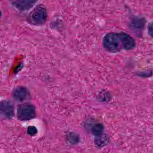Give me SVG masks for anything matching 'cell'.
<instances>
[{
	"label": "cell",
	"mask_w": 153,
	"mask_h": 153,
	"mask_svg": "<svg viewBox=\"0 0 153 153\" xmlns=\"http://www.w3.org/2000/svg\"><path fill=\"white\" fill-rule=\"evenodd\" d=\"M102 44L105 49L112 53H116L123 49L120 33L107 34L104 37Z\"/></svg>",
	"instance_id": "1"
},
{
	"label": "cell",
	"mask_w": 153,
	"mask_h": 153,
	"mask_svg": "<svg viewBox=\"0 0 153 153\" xmlns=\"http://www.w3.org/2000/svg\"><path fill=\"white\" fill-rule=\"evenodd\" d=\"M36 115L34 106L29 103H25L19 106L18 118L22 121H27L34 118Z\"/></svg>",
	"instance_id": "2"
},
{
	"label": "cell",
	"mask_w": 153,
	"mask_h": 153,
	"mask_svg": "<svg viewBox=\"0 0 153 153\" xmlns=\"http://www.w3.org/2000/svg\"><path fill=\"white\" fill-rule=\"evenodd\" d=\"M46 11L45 7L39 6L33 10L31 14V18L33 23L42 24L45 21Z\"/></svg>",
	"instance_id": "3"
},
{
	"label": "cell",
	"mask_w": 153,
	"mask_h": 153,
	"mask_svg": "<svg viewBox=\"0 0 153 153\" xmlns=\"http://www.w3.org/2000/svg\"><path fill=\"white\" fill-rule=\"evenodd\" d=\"M120 35L123 50L129 51L135 48L136 42L130 35L123 32L120 33Z\"/></svg>",
	"instance_id": "4"
},
{
	"label": "cell",
	"mask_w": 153,
	"mask_h": 153,
	"mask_svg": "<svg viewBox=\"0 0 153 153\" xmlns=\"http://www.w3.org/2000/svg\"><path fill=\"white\" fill-rule=\"evenodd\" d=\"M1 113L7 118H12L14 115V108L13 104L9 101H4L1 103Z\"/></svg>",
	"instance_id": "5"
},
{
	"label": "cell",
	"mask_w": 153,
	"mask_h": 153,
	"mask_svg": "<svg viewBox=\"0 0 153 153\" xmlns=\"http://www.w3.org/2000/svg\"><path fill=\"white\" fill-rule=\"evenodd\" d=\"M13 96L16 100L21 102L26 100L27 98L28 93L25 88L20 87L15 89Z\"/></svg>",
	"instance_id": "6"
},
{
	"label": "cell",
	"mask_w": 153,
	"mask_h": 153,
	"mask_svg": "<svg viewBox=\"0 0 153 153\" xmlns=\"http://www.w3.org/2000/svg\"><path fill=\"white\" fill-rule=\"evenodd\" d=\"M108 141V138L105 135L102 134L97 136L95 140V143L98 146L102 147L106 145Z\"/></svg>",
	"instance_id": "7"
},
{
	"label": "cell",
	"mask_w": 153,
	"mask_h": 153,
	"mask_svg": "<svg viewBox=\"0 0 153 153\" xmlns=\"http://www.w3.org/2000/svg\"><path fill=\"white\" fill-rule=\"evenodd\" d=\"M103 131V126L101 123L95 124L92 128V132L97 137L102 135Z\"/></svg>",
	"instance_id": "8"
},
{
	"label": "cell",
	"mask_w": 153,
	"mask_h": 153,
	"mask_svg": "<svg viewBox=\"0 0 153 153\" xmlns=\"http://www.w3.org/2000/svg\"><path fill=\"white\" fill-rule=\"evenodd\" d=\"M79 137L77 135L74 133H71L68 136V140L71 144H76L79 141Z\"/></svg>",
	"instance_id": "9"
},
{
	"label": "cell",
	"mask_w": 153,
	"mask_h": 153,
	"mask_svg": "<svg viewBox=\"0 0 153 153\" xmlns=\"http://www.w3.org/2000/svg\"><path fill=\"white\" fill-rule=\"evenodd\" d=\"M133 27L136 28H140L141 29L142 28V26L144 25V22L142 21V19H138L137 20H134L133 22Z\"/></svg>",
	"instance_id": "10"
},
{
	"label": "cell",
	"mask_w": 153,
	"mask_h": 153,
	"mask_svg": "<svg viewBox=\"0 0 153 153\" xmlns=\"http://www.w3.org/2000/svg\"><path fill=\"white\" fill-rule=\"evenodd\" d=\"M37 128L34 126H30L27 128V134L31 135V136H34L37 133Z\"/></svg>",
	"instance_id": "11"
},
{
	"label": "cell",
	"mask_w": 153,
	"mask_h": 153,
	"mask_svg": "<svg viewBox=\"0 0 153 153\" xmlns=\"http://www.w3.org/2000/svg\"><path fill=\"white\" fill-rule=\"evenodd\" d=\"M148 33L149 35L153 38V22L149 23L147 27Z\"/></svg>",
	"instance_id": "12"
}]
</instances>
